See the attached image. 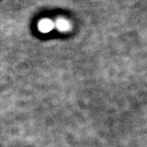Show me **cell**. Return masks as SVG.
<instances>
[{
	"mask_svg": "<svg viewBox=\"0 0 147 147\" xmlns=\"http://www.w3.org/2000/svg\"><path fill=\"white\" fill-rule=\"evenodd\" d=\"M37 27H38V29L40 32L49 33L53 29V28L55 27V24L53 23V22H51V20L49 19H43L38 22Z\"/></svg>",
	"mask_w": 147,
	"mask_h": 147,
	"instance_id": "obj_1",
	"label": "cell"
},
{
	"mask_svg": "<svg viewBox=\"0 0 147 147\" xmlns=\"http://www.w3.org/2000/svg\"><path fill=\"white\" fill-rule=\"evenodd\" d=\"M55 26L59 31H61V32L67 31L69 29V28H70L69 22L65 19H59L56 22V23H55Z\"/></svg>",
	"mask_w": 147,
	"mask_h": 147,
	"instance_id": "obj_2",
	"label": "cell"
}]
</instances>
